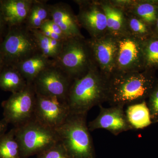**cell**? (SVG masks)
I'll use <instances>...</instances> for the list:
<instances>
[{"instance_id": "cell-1", "label": "cell", "mask_w": 158, "mask_h": 158, "mask_svg": "<svg viewBox=\"0 0 158 158\" xmlns=\"http://www.w3.org/2000/svg\"><path fill=\"white\" fill-rule=\"evenodd\" d=\"M158 83L152 69L114 73L109 80L107 102L124 107L146 101Z\"/></svg>"}, {"instance_id": "cell-2", "label": "cell", "mask_w": 158, "mask_h": 158, "mask_svg": "<svg viewBox=\"0 0 158 158\" xmlns=\"http://www.w3.org/2000/svg\"><path fill=\"white\" fill-rule=\"evenodd\" d=\"M109 80L94 65L85 75L74 80L67 102L72 114H88L93 107L107 101Z\"/></svg>"}, {"instance_id": "cell-3", "label": "cell", "mask_w": 158, "mask_h": 158, "mask_svg": "<svg viewBox=\"0 0 158 158\" xmlns=\"http://www.w3.org/2000/svg\"><path fill=\"white\" fill-rule=\"evenodd\" d=\"M87 116V114L70 113L65 121L55 129L59 142L69 158H96Z\"/></svg>"}, {"instance_id": "cell-4", "label": "cell", "mask_w": 158, "mask_h": 158, "mask_svg": "<svg viewBox=\"0 0 158 158\" xmlns=\"http://www.w3.org/2000/svg\"><path fill=\"white\" fill-rule=\"evenodd\" d=\"M53 60L72 81L85 75L94 65L85 37H69L62 42V48Z\"/></svg>"}, {"instance_id": "cell-5", "label": "cell", "mask_w": 158, "mask_h": 158, "mask_svg": "<svg viewBox=\"0 0 158 158\" xmlns=\"http://www.w3.org/2000/svg\"><path fill=\"white\" fill-rule=\"evenodd\" d=\"M39 52L31 29L24 23L9 27L0 41V57L4 66H14Z\"/></svg>"}, {"instance_id": "cell-6", "label": "cell", "mask_w": 158, "mask_h": 158, "mask_svg": "<svg viewBox=\"0 0 158 158\" xmlns=\"http://www.w3.org/2000/svg\"><path fill=\"white\" fill-rule=\"evenodd\" d=\"M14 128L19 145V158L37 156L59 142L55 129L44 125L34 118Z\"/></svg>"}, {"instance_id": "cell-7", "label": "cell", "mask_w": 158, "mask_h": 158, "mask_svg": "<svg viewBox=\"0 0 158 158\" xmlns=\"http://www.w3.org/2000/svg\"><path fill=\"white\" fill-rule=\"evenodd\" d=\"M36 93L33 84H28L23 90L12 94L2 103L4 119L17 127L34 117Z\"/></svg>"}, {"instance_id": "cell-8", "label": "cell", "mask_w": 158, "mask_h": 158, "mask_svg": "<svg viewBox=\"0 0 158 158\" xmlns=\"http://www.w3.org/2000/svg\"><path fill=\"white\" fill-rule=\"evenodd\" d=\"M116 39L117 51L114 73L144 70L143 40L129 34L117 37Z\"/></svg>"}, {"instance_id": "cell-9", "label": "cell", "mask_w": 158, "mask_h": 158, "mask_svg": "<svg viewBox=\"0 0 158 158\" xmlns=\"http://www.w3.org/2000/svg\"><path fill=\"white\" fill-rule=\"evenodd\" d=\"M73 81L60 68L53 64L41 72L32 84L36 93L66 102Z\"/></svg>"}, {"instance_id": "cell-10", "label": "cell", "mask_w": 158, "mask_h": 158, "mask_svg": "<svg viewBox=\"0 0 158 158\" xmlns=\"http://www.w3.org/2000/svg\"><path fill=\"white\" fill-rule=\"evenodd\" d=\"M70 113L66 102L36 93L34 118L41 124L56 129L65 121Z\"/></svg>"}, {"instance_id": "cell-11", "label": "cell", "mask_w": 158, "mask_h": 158, "mask_svg": "<svg viewBox=\"0 0 158 158\" xmlns=\"http://www.w3.org/2000/svg\"><path fill=\"white\" fill-rule=\"evenodd\" d=\"M94 63L108 80L115 73L117 39L109 34L87 39Z\"/></svg>"}, {"instance_id": "cell-12", "label": "cell", "mask_w": 158, "mask_h": 158, "mask_svg": "<svg viewBox=\"0 0 158 158\" xmlns=\"http://www.w3.org/2000/svg\"><path fill=\"white\" fill-rule=\"evenodd\" d=\"M79 7L77 18L80 27L86 30L90 38H99L107 34L106 18L98 1H74Z\"/></svg>"}, {"instance_id": "cell-13", "label": "cell", "mask_w": 158, "mask_h": 158, "mask_svg": "<svg viewBox=\"0 0 158 158\" xmlns=\"http://www.w3.org/2000/svg\"><path fill=\"white\" fill-rule=\"evenodd\" d=\"M99 107L98 116L88 125L90 131L105 129L117 136L120 133L133 130L127 118L124 107L111 106V107L105 108L102 105Z\"/></svg>"}, {"instance_id": "cell-14", "label": "cell", "mask_w": 158, "mask_h": 158, "mask_svg": "<svg viewBox=\"0 0 158 158\" xmlns=\"http://www.w3.org/2000/svg\"><path fill=\"white\" fill-rule=\"evenodd\" d=\"M48 8L51 19L59 27L66 37H85L81 32L77 15L69 5L60 2L48 4Z\"/></svg>"}, {"instance_id": "cell-15", "label": "cell", "mask_w": 158, "mask_h": 158, "mask_svg": "<svg viewBox=\"0 0 158 158\" xmlns=\"http://www.w3.org/2000/svg\"><path fill=\"white\" fill-rule=\"evenodd\" d=\"M106 18L107 34L118 37L128 34L125 12L110 0L98 1Z\"/></svg>"}, {"instance_id": "cell-16", "label": "cell", "mask_w": 158, "mask_h": 158, "mask_svg": "<svg viewBox=\"0 0 158 158\" xmlns=\"http://www.w3.org/2000/svg\"><path fill=\"white\" fill-rule=\"evenodd\" d=\"M33 0H1V8L9 27L25 23Z\"/></svg>"}, {"instance_id": "cell-17", "label": "cell", "mask_w": 158, "mask_h": 158, "mask_svg": "<svg viewBox=\"0 0 158 158\" xmlns=\"http://www.w3.org/2000/svg\"><path fill=\"white\" fill-rule=\"evenodd\" d=\"M53 64V59L38 52L13 67L18 70L28 84H32L41 72Z\"/></svg>"}, {"instance_id": "cell-18", "label": "cell", "mask_w": 158, "mask_h": 158, "mask_svg": "<svg viewBox=\"0 0 158 158\" xmlns=\"http://www.w3.org/2000/svg\"><path fill=\"white\" fill-rule=\"evenodd\" d=\"M124 11L142 20L153 29L158 16V3L131 0L129 5Z\"/></svg>"}, {"instance_id": "cell-19", "label": "cell", "mask_w": 158, "mask_h": 158, "mask_svg": "<svg viewBox=\"0 0 158 158\" xmlns=\"http://www.w3.org/2000/svg\"><path fill=\"white\" fill-rule=\"evenodd\" d=\"M125 113L133 130L143 129L152 123L146 101L129 105Z\"/></svg>"}, {"instance_id": "cell-20", "label": "cell", "mask_w": 158, "mask_h": 158, "mask_svg": "<svg viewBox=\"0 0 158 158\" xmlns=\"http://www.w3.org/2000/svg\"><path fill=\"white\" fill-rule=\"evenodd\" d=\"M28 85L25 79L13 66H4L0 73V88L12 94L23 90Z\"/></svg>"}, {"instance_id": "cell-21", "label": "cell", "mask_w": 158, "mask_h": 158, "mask_svg": "<svg viewBox=\"0 0 158 158\" xmlns=\"http://www.w3.org/2000/svg\"><path fill=\"white\" fill-rule=\"evenodd\" d=\"M51 19L48 4L46 1L33 0L25 24L29 29H39Z\"/></svg>"}, {"instance_id": "cell-22", "label": "cell", "mask_w": 158, "mask_h": 158, "mask_svg": "<svg viewBox=\"0 0 158 158\" xmlns=\"http://www.w3.org/2000/svg\"><path fill=\"white\" fill-rule=\"evenodd\" d=\"M145 69H158V35L154 33L143 41Z\"/></svg>"}, {"instance_id": "cell-23", "label": "cell", "mask_w": 158, "mask_h": 158, "mask_svg": "<svg viewBox=\"0 0 158 158\" xmlns=\"http://www.w3.org/2000/svg\"><path fill=\"white\" fill-rule=\"evenodd\" d=\"M125 14L129 34L143 41L154 34L152 28L142 20L130 13L125 12Z\"/></svg>"}, {"instance_id": "cell-24", "label": "cell", "mask_w": 158, "mask_h": 158, "mask_svg": "<svg viewBox=\"0 0 158 158\" xmlns=\"http://www.w3.org/2000/svg\"><path fill=\"white\" fill-rule=\"evenodd\" d=\"M19 154L14 127L0 137V158H19Z\"/></svg>"}, {"instance_id": "cell-25", "label": "cell", "mask_w": 158, "mask_h": 158, "mask_svg": "<svg viewBox=\"0 0 158 158\" xmlns=\"http://www.w3.org/2000/svg\"><path fill=\"white\" fill-rule=\"evenodd\" d=\"M32 31L37 48L40 53L49 59H54L56 55L51 48L49 38L44 35L38 29H31Z\"/></svg>"}, {"instance_id": "cell-26", "label": "cell", "mask_w": 158, "mask_h": 158, "mask_svg": "<svg viewBox=\"0 0 158 158\" xmlns=\"http://www.w3.org/2000/svg\"><path fill=\"white\" fill-rule=\"evenodd\" d=\"M147 104L152 123H158V83L147 99Z\"/></svg>"}, {"instance_id": "cell-27", "label": "cell", "mask_w": 158, "mask_h": 158, "mask_svg": "<svg viewBox=\"0 0 158 158\" xmlns=\"http://www.w3.org/2000/svg\"><path fill=\"white\" fill-rule=\"evenodd\" d=\"M37 158H69L65 148L59 142L37 155Z\"/></svg>"}, {"instance_id": "cell-28", "label": "cell", "mask_w": 158, "mask_h": 158, "mask_svg": "<svg viewBox=\"0 0 158 158\" xmlns=\"http://www.w3.org/2000/svg\"><path fill=\"white\" fill-rule=\"evenodd\" d=\"M44 28L48 29L52 32H54L62 37L68 38L65 36L61 29L52 20L49 19L46 21L40 28Z\"/></svg>"}, {"instance_id": "cell-29", "label": "cell", "mask_w": 158, "mask_h": 158, "mask_svg": "<svg viewBox=\"0 0 158 158\" xmlns=\"http://www.w3.org/2000/svg\"><path fill=\"white\" fill-rule=\"evenodd\" d=\"M9 28L4 18L2 8H1V3H0V38L1 39L2 36L3 35L4 36H5Z\"/></svg>"}, {"instance_id": "cell-30", "label": "cell", "mask_w": 158, "mask_h": 158, "mask_svg": "<svg viewBox=\"0 0 158 158\" xmlns=\"http://www.w3.org/2000/svg\"><path fill=\"white\" fill-rule=\"evenodd\" d=\"M9 123L3 118L0 120V137L6 133Z\"/></svg>"}, {"instance_id": "cell-31", "label": "cell", "mask_w": 158, "mask_h": 158, "mask_svg": "<svg viewBox=\"0 0 158 158\" xmlns=\"http://www.w3.org/2000/svg\"><path fill=\"white\" fill-rule=\"evenodd\" d=\"M153 32L154 34L158 35V16L155 25L153 27Z\"/></svg>"}, {"instance_id": "cell-32", "label": "cell", "mask_w": 158, "mask_h": 158, "mask_svg": "<svg viewBox=\"0 0 158 158\" xmlns=\"http://www.w3.org/2000/svg\"><path fill=\"white\" fill-rule=\"evenodd\" d=\"M4 67V66L3 64L2 61L1 57H0V73H1V72H2Z\"/></svg>"}, {"instance_id": "cell-33", "label": "cell", "mask_w": 158, "mask_h": 158, "mask_svg": "<svg viewBox=\"0 0 158 158\" xmlns=\"http://www.w3.org/2000/svg\"><path fill=\"white\" fill-rule=\"evenodd\" d=\"M1 41V38H0V41Z\"/></svg>"}]
</instances>
